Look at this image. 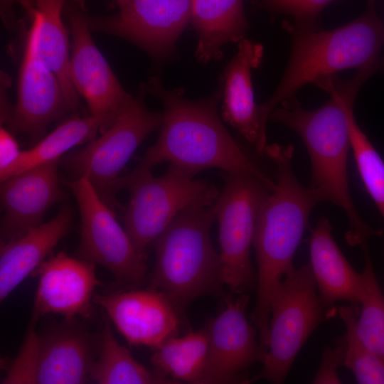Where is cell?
<instances>
[{"label":"cell","instance_id":"9c48e42d","mask_svg":"<svg viewBox=\"0 0 384 384\" xmlns=\"http://www.w3.org/2000/svg\"><path fill=\"white\" fill-rule=\"evenodd\" d=\"M325 310L309 263L287 272L271 302L267 348L262 367L252 381L283 383L302 346L323 320Z\"/></svg>","mask_w":384,"mask_h":384},{"label":"cell","instance_id":"7402d4cb","mask_svg":"<svg viewBox=\"0 0 384 384\" xmlns=\"http://www.w3.org/2000/svg\"><path fill=\"white\" fill-rule=\"evenodd\" d=\"M72 220L71 207L64 206L49 221L16 239L1 242V302L45 260L68 232Z\"/></svg>","mask_w":384,"mask_h":384},{"label":"cell","instance_id":"52a82bcc","mask_svg":"<svg viewBox=\"0 0 384 384\" xmlns=\"http://www.w3.org/2000/svg\"><path fill=\"white\" fill-rule=\"evenodd\" d=\"M146 93L141 85L137 97L114 121L87 144L60 158L63 166L76 178L86 177L102 201L114 210L119 174L135 150L161 127L162 112L149 110L144 105Z\"/></svg>","mask_w":384,"mask_h":384},{"label":"cell","instance_id":"cb8c5ba5","mask_svg":"<svg viewBox=\"0 0 384 384\" xmlns=\"http://www.w3.org/2000/svg\"><path fill=\"white\" fill-rule=\"evenodd\" d=\"M122 111L103 115H76L65 119L33 146L21 151L16 161L0 173L1 181L31 168L60 160L73 147L95 139Z\"/></svg>","mask_w":384,"mask_h":384},{"label":"cell","instance_id":"4fadbf2b","mask_svg":"<svg viewBox=\"0 0 384 384\" xmlns=\"http://www.w3.org/2000/svg\"><path fill=\"white\" fill-rule=\"evenodd\" d=\"M70 33L69 75L85 99L89 114L103 115L122 110L133 99L122 87L95 43L84 0H66Z\"/></svg>","mask_w":384,"mask_h":384},{"label":"cell","instance_id":"1f68e13d","mask_svg":"<svg viewBox=\"0 0 384 384\" xmlns=\"http://www.w3.org/2000/svg\"><path fill=\"white\" fill-rule=\"evenodd\" d=\"M17 6H21L26 15L31 18L33 11L32 0H0V14L5 27L9 31L19 28V20L17 18L15 10Z\"/></svg>","mask_w":384,"mask_h":384},{"label":"cell","instance_id":"d6986e66","mask_svg":"<svg viewBox=\"0 0 384 384\" xmlns=\"http://www.w3.org/2000/svg\"><path fill=\"white\" fill-rule=\"evenodd\" d=\"M263 51L260 43L246 38L239 41L237 53L225 70L222 91L223 120L252 144L259 154H264L267 134L260 124L251 73L260 65Z\"/></svg>","mask_w":384,"mask_h":384},{"label":"cell","instance_id":"44dd1931","mask_svg":"<svg viewBox=\"0 0 384 384\" xmlns=\"http://www.w3.org/2000/svg\"><path fill=\"white\" fill-rule=\"evenodd\" d=\"M331 230L330 220L321 217L309 238L310 267L329 315L338 302L358 306L362 282L361 273L351 267L334 240Z\"/></svg>","mask_w":384,"mask_h":384},{"label":"cell","instance_id":"9a60e30c","mask_svg":"<svg viewBox=\"0 0 384 384\" xmlns=\"http://www.w3.org/2000/svg\"><path fill=\"white\" fill-rule=\"evenodd\" d=\"M93 302L102 307L118 331L133 345L154 350L178 335L185 323L169 299L149 287L96 294Z\"/></svg>","mask_w":384,"mask_h":384},{"label":"cell","instance_id":"f1b7e54d","mask_svg":"<svg viewBox=\"0 0 384 384\" xmlns=\"http://www.w3.org/2000/svg\"><path fill=\"white\" fill-rule=\"evenodd\" d=\"M351 150L364 186L384 219V161L357 123L353 107L348 112Z\"/></svg>","mask_w":384,"mask_h":384},{"label":"cell","instance_id":"484cf974","mask_svg":"<svg viewBox=\"0 0 384 384\" xmlns=\"http://www.w3.org/2000/svg\"><path fill=\"white\" fill-rule=\"evenodd\" d=\"M90 380L98 384L174 383L155 371H150L136 361L114 336L109 321L105 322Z\"/></svg>","mask_w":384,"mask_h":384},{"label":"cell","instance_id":"ac0fdd59","mask_svg":"<svg viewBox=\"0 0 384 384\" xmlns=\"http://www.w3.org/2000/svg\"><path fill=\"white\" fill-rule=\"evenodd\" d=\"M68 110L56 75L25 46L18 80L17 101L9 125L14 133L38 142L48 127Z\"/></svg>","mask_w":384,"mask_h":384},{"label":"cell","instance_id":"4316f807","mask_svg":"<svg viewBox=\"0 0 384 384\" xmlns=\"http://www.w3.org/2000/svg\"><path fill=\"white\" fill-rule=\"evenodd\" d=\"M361 251L364 266L356 331L366 346L384 363V295L376 278L369 248Z\"/></svg>","mask_w":384,"mask_h":384},{"label":"cell","instance_id":"d6a6232c","mask_svg":"<svg viewBox=\"0 0 384 384\" xmlns=\"http://www.w3.org/2000/svg\"><path fill=\"white\" fill-rule=\"evenodd\" d=\"M21 150L12 133L1 127L0 129V173L11 166L18 158Z\"/></svg>","mask_w":384,"mask_h":384},{"label":"cell","instance_id":"ffe728a7","mask_svg":"<svg viewBox=\"0 0 384 384\" xmlns=\"http://www.w3.org/2000/svg\"><path fill=\"white\" fill-rule=\"evenodd\" d=\"M33 11L25 46L57 76L68 110L80 107L79 95L69 75L70 42L63 16L66 0H32Z\"/></svg>","mask_w":384,"mask_h":384},{"label":"cell","instance_id":"6da1fadb","mask_svg":"<svg viewBox=\"0 0 384 384\" xmlns=\"http://www.w3.org/2000/svg\"><path fill=\"white\" fill-rule=\"evenodd\" d=\"M377 71L379 68L372 65L358 69L347 80L336 75L319 79L314 84L330 95L323 105L308 110L294 96L282 102L269 117L302 139L311 161L309 186L321 202H330L343 210L351 226L346 241L353 246L368 245L372 235L380 234L359 215L351 196L347 169L351 149L348 112L363 83Z\"/></svg>","mask_w":384,"mask_h":384},{"label":"cell","instance_id":"5b68a950","mask_svg":"<svg viewBox=\"0 0 384 384\" xmlns=\"http://www.w3.org/2000/svg\"><path fill=\"white\" fill-rule=\"evenodd\" d=\"M216 220V201L191 205L181 210L153 242L155 263L149 287L164 294L186 323L189 304L203 296L222 303L227 294L219 252L210 228Z\"/></svg>","mask_w":384,"mask_h":384},{"label":"cell","instance_id":"d4e9b609","mask_svg":"<svg viewBox=\"0 0 384 384\" xmlns=\"http://www.w3.org/2000/svg\"><path fill=\"white\" fill-rule=\"evenodd\" d=\"M208 355L206 327L174 336L154 349L151 362L154 371L174 383H201Z\"/></svg>","mask_w":384,"mask_h":384},{"label":"cell","instance_id":"ba28073f","mask_svg":"<svg viewBox=\"0 0 384 384\" xmlns=\"http://www.w3.org/2000/svg\"><path fill=\"white\" fill-rule=\"evenodd\" d=\"M223 188L216 200L223 281L233 294L256 289L250 248L260 213L272 192L256 177L223 171Z\"/></svg>","mask_w":384,"mask_h":384},{"label":"cell","instance_id":"f546056e","mask_svg":"<svg viewBox=\"0 0 384 384\" xmlns=\"http://www.w3.org/2000/svg\"><path fill=\"white\" fill-rule=\"evenodd\" d=\"M334 0H262V4L274 11L292 16L295 25L316 26L320 12Z\"/></svg>","mask_w":384,"mask_h":384},{"label":"cell","instance_id":"836d02e7","mask_svg":"<svg viewBox=\"0 0 384 384\" xmlns=\"http://www.w3.org/2000/svg\"><path fill=\"white\" fill-rule=\"evenodd\" d=\"M116 3L117 4L119 7H121L124 5V4L126 2L127 0H114Z\"/></svg>","mask_w":384,"mask_h":384},{"label":"cell","instance_id":"2e32d148","mask_svg":"<svg viewBox=\"0 0 384 384\" xmlns=\"http://www.w3.org/2000/svg\"><path fill=\"white\" fill-rule=\"evenodd\" d=\"M38 277L31 323L50 314L66 319L88 317L93 292L99 285L95 264L58 252L45 260L33 272Z\"/></svg>","mask_w":384,"mask_h":384},{"label":"cell","instance_id":"7a4b0ae2","mask_svg":"<svg viewBox=\"0 0 384 384\" xmlns=\"http://www.w3.org/2000/svg\"><path fill=\"white\" fill-rule=\"evenodd\" d=\"M146 92L158 98L164 107L160 132L132 171H151L162 163L178 166L193 175L218 168L223 171L250 174L271 191L275 181L270 178L230 135L221 122L218 106L221 87L208 97L191 100L181 87L167 90L158 77L143 84Z\"/></svg>","mask_w":384,"mask_h":384},{"label":"cell","instance_id":"83f0119b","mask_svg":"<svg viewBox=\"0 0 384 384\" xmlns=\"http://www.w3.org/2000/svg\"><path fill=\"white\" fill-rule=\"evenodd\" d=\"M338 311L346 330L343 365L360 384H384V363L366 346L357 334L358 306H341Z\"/></svg>","mask_w":384,"mask_h":384},{"label":"cell","instance_id":"8992f818","mask_svg":"<svg viewBox=\"0 0 384 384\" xmlns=\"http://www.w3.org/2000/svg\"><path fill=\"white\" fill-rule=\"evenodd\" d=\"M174 164L155 177L151 171L129 172L118 179L117 188L127 190L124 228L137 251L146 257L147 247L187 207L214 203L220 192L212 183Z\"/></svg>","mask_w":384,"mask_h":384},{"label":"cell","instance_id":"8fae6325","mask_svg":"<svg viewBox=\"0 0 384 384\" xmlns=\"http://www.w3.org/2000/svg\"><path fill=\"white\" fill-rule=\"evenodd\" d=\"M77 201L81 222L78 257L109 270L122 286L138 288L146 274L145 257L136 249L113 209L86 177L68 183Z\"/></svg>","mask_w":384,"mask_h":384},{"label":"cell","instance_id":"30bf717a","mask_svg":"<svg viewBox=\"0 0 384 384\" xmlns=\"http://www.w3.org/2000/svg\"><path fill=\"white\" fill-rule=\"evenodd\" d=\"M73 319L42 332L31 323L2 384H80L90 380L95 342Z\"/></svg>","mask_w":384,"mask_h":384},{"label":"cell","instance_id":"e0dca14e","mask_svg":"<svg viewBox=\"0 0 384 384\" xmlns=\"http://www.w3.org/2000/svg\"><path fill=\"white\" fill-rule=\"evenodd\" d=\"M60 160L41 164L1 181V242L16 239L41 225L46 211L63 200L58 166Z\"/></svg>","mask_w":384,"mask_h":384},{"label":"cell","instance_id":"4dcf8cb0","mask_svg":"<svg viewBox=\"0 0 384 384\" xmlns=\"http://www.w3.org/2000/svg\"><path fill=\"white\" fill-rule=\"evenodd\" d=\"M345 343L343 336L339 338L334 347H326L323 353L322 361L313 380L316 384H339L341 379L337 368L343 364Z\"/></svg>","mask_w":384,"mask_h":384},{"label":"cell","instance_id":"277c9868","mask_svg":"<svg viewBox=\"0 0 384 384\" xmlns=\"http://www.w3.org/2000/svg\"><path fill=\"white\" fill-rule=\"evenodd\" d=\"M378 0H368L364 13L332 30L317 25L301 26L284 22L292 38L289 61L282 80L270 98L258 105L263 132L271 112L304 85L346 69H361L384 61V25L377 15Z\"/></svg>","mask_w":384,"mask_h":384},{"label":"cell","instance_id":"603a6c76","mask_svg":"<svg viewBox=\"0 0 384 384\" xmlns=\"http://www.w3.org/2000/svg\"><path fill=\"white\" fill-rule=\"evenodd\" d=\"M191 23L198 36L195 55L202 63L220 60L223 46L238 43L248 29L242 0H192Z\"/></svg>","mask_w":384,"mask_h":384},{"label":"cell","instance_id":"7c38bea8","mask_svg":"<svg viewBox=\"0 0 384 384\" xmlns=\"http://www.w3.org/2000/svg\"><path fill=\"white\" fill-rule=\"evenodd\" d=\"M191 6L192 0H127L117 14L87 21L91 31L122 38L164 59L191 21Z\"/></svg>","mask_w":384,"mask_h":384},{"label":"cell","instance_id":"5bb4252c","mask_svg":"<svg viewBox=\"0 0 384 384\" xmlns=\"http://www.w3.org/2000/svg\"><path fill=\"white\" fill-rule=\"evenodd\" d=\"M247 293L227 295L220 314L207 324L208 355L201 384L248 383L251 366L265 351L246 316Z\"/></svg>","mask_w":384,"mask_h":384},{"label":"cell","instance_id":"3957f363","mask_svg":"<svg viewBox=\"0 0 384 384\" xmlns=\"http://www.w3.org/2000/svg\"><path fill=\"white\" fill-rule=\"evenodd\" d=\"M264 154L274 164L277 174L275 187L260 213L253 240L257 297L250 319L266 351L272 300L286 274L294 269L293 258L311 213L321 201L295 176L292 145L267 144Z\"/></svg>","mask_w":384,"mask_h":384}]
</instances>
